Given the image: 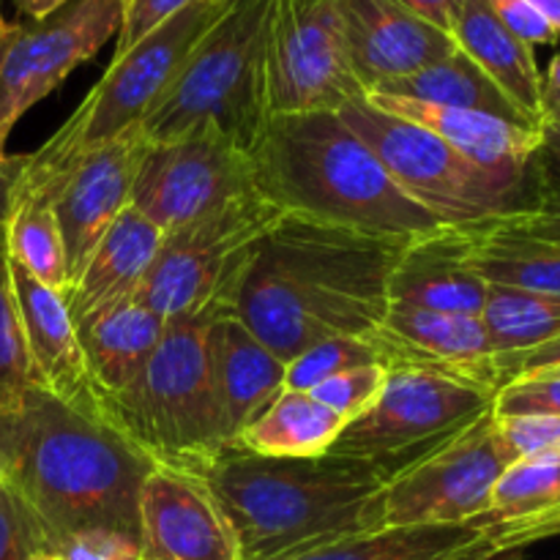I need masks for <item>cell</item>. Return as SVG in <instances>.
<instances>
[{"instance_id": "ffe728a7", "label": "cell", "mask_w": 560, "mask_h": 560, "mask_svg": "<svg viewBox=\"0 0 560 560\" xmlns=\"http://www.w3.org/2000/svg\"><path fill=\"white\" fill-rule=\"evenodd\" d=\"M364 98L386 113L430 129L487 173L509 184L528 186V167L539 145L541 126H520L495 115L476 113V109L438 107V104L381 96V93H366Z\"/></svg>"}, {"instance_id": "277c9868", "label": "cell", "mask_w": 560, "mask_h": 560, "mask_svg": "<svg viewBox=\"0 0 560 560\" xmlns=\"http://www.w3.org/2000/svg\"><path fill=\"white\" fill-rule=\"evenodd\" d=\"M202 476L233 528L241 560H273L381 528L386 481L355 459L260 457L228 446Z\"/></svg>"}, {"instance_id": "f5cc1de1", "label": "cell", "mask_w": 560, "mask_h": 560, "mask_svg": "<svg viewBox=\"0 0 560 560\" xmlns=\"http://www.w3.org/2000/svg\"><path fill=\"white\" fill-rule=\"evenodd\" d=\"M31 560H60V558L55 556V552H42V556H36V558H31Z\"/></svg>"}, {"instance_id": "74e56055", "label": "cell", "mask_w": 560, "mask_h": 560, "mask_svg": "<svg viewBox=\"0 0 560 560\" xmlns=\"http://www.w3.org/2000/svg\"><path fill=\"white\" fill-rule=\"evenodd\" d=\"M487 222L509 233L560 246V195H528L523 208Z\"/></svg>"}, {"instance_id": "44dd1931", "label": "cell", "mask_w": 560, "mask_h": 560, "mask_svg": "<svg viewBox=\"0 0 560 560\" xmlns=\"http://www.w3.org/2000/svg\"><path fill=\"white\" fill-rule=\"evenodd\" d=\"M164 233L148 222L135 206L126 208L113 228L104 233L91 260L66 293L71 320L80 323L98 312L137 299L159 249Z\"/></svg>"}, {"instance_id": "ba28073f", "label": "cell", "mask_w": 560, "mask_h": 560, "mask_svg": "<svg viewBox=\"0 0 560 560\" xmlns=\"http://www.w3.org/2000/svg\"><path fill=\"white\" fill-rule=\"evenodd\" d=\"M339 118L372 148L394 184L448 228L503 217L528 200V186L487 173L430 129L366 98L345 104Z\"/></svg>"}, {"instance_id": "f907efd6", "label": "cell", "mask_w": 560, "mask_h": 560, "mask_svg": "<svg viewBox=\"0 0 560 560\" xmlns=\"http://www.w3.org/2000/svg\"><path fill=\"white\" fill-rule=\"evenodd\" d=\"M528 3L560 33V0H528Z\"/></svg>"}, {"instance_id": "ac0fdd59", "label": "cell", "mask_w": 560, "mask_h": 560, "mask_svg": "<svg viewBox=\"0 0 560 560\" xmlns=\"http://www.w3.org/2000/svg\"><path fill=\"white\" fill-rule=\"evenodd\" d=\"M213 399L224 448L235 446L246 427L284 392L288 364L279 361L233 312L222 304L208 331Z\"/></svg>"}, {"instance_id": "9a60e30c", "label": "cell", "mask_w": 560, "mask_h": 560, "mask_svg": "<svg viewBox=\"0 0 560 560\" xmlns=\"http://www.w3.org/2000/svg\"><path fill=\"white\" fill-rule=\"evenodd\" d=\"M142 151L145 140L140 129H131L104 145L91 148L66 175L55 197V217L63 235L69 288L91 260L104 233L131 206V186Z\"/></svg>"}, {"instance_id": "db71d44e", "label": "cell", "mask_w": 560, "mask_h": 560, "mask_svg": "<svg viewBox=\"0 0 560 560\" xmlns=\"http://www.w3.org/2000/svg\"><path fill=\"white\" fill-rule=\"evenodd\" d=\"M224 3H228V5H230V3H235V0H224Z\"/></svg>"}, {"instance_id": "f1b7e54d", "label": "cell", "mask_w": 560, "mask_h": 560, "mask_svg": "<svg viewBox=\"0 0 560 560\" xmlns=\"http://www.w3.org/2000/svg\"><path fill=\"white\" fill-rule=\"evenodd\" d=\"M381 96L410 98L421 104H438V107H457V109H476V113L495 115V118L512 120L520 126H536L534 120L525 118L517 107L506 98V93L463 52L454 49L448 58L416 71V74L402 77L381 85Z\"/></svg>"}, {"instance_id": "d6986e66", "label": "cell", "mask_w": 560, "mask_h": 560, "mask_svg": "<svg viewBox=\"0 0 560 560\" xmlns=\"http://www.w3.org/2000/svg\"><path fill=\"white\" fill-rule=\"evenodd\" d=\"M377 337L386 345L388 366L394 364H443L459 370L470 381L501 392L492 364L490 334L476 315L424 310L413 304H388Z\"/></svg>"}, {"instance_id": "9c48e42d", "label": "cell", "mask_w": 560, "mask_h": 560, "mask_svg": "<svg viewBox=\"0 0 560 560\" xmlns=\"http://www.w3.org/2000/svg\"><path fill=\"white\" fill-rule=\"evenodd\" d=\"M279 217L277 206L252 191L189 228L164 235L137 299L164 320L200 312L213 301L230 306L241 273Z\"/></svg>"}, {"instance_id": "5b68a950", "label": "cell", "mask_w": 560, "mask_h": 560, "mask_svg": "<svg viewBox=\"0 0 560 560\" xmlns=\"http://www.w3.org/2000/svg\"><path fill=\"white\" fill-rule=\"evenodd\" d=\"M222 304L170 317L145 370L126 392L102 402L104 419L153 463L206 474L224 452L208 359V331Z\"/></svg>"}, {"instance_id": "ab89813d", "label": "cell", "mask_w": 560, "mask_h": 560, "mask_svg": "<svg viewBox=\"0 0 560 560\" xmlns=\"http://www.w3.org/2000/svg\"><path fill=\"white\" fill-rule=\"evenodd\" d=\"M186 3H191V0H126L124 25H120L118 38H115V55L135 47L142 36H148L153 27L170 20Z\"/></svg>"}, {"instance_id": "816d5d0a", "label": "cell", "mask_w": 560, "mask_h": 560, "mask_svg": "<svg viewBox=\"0 0 560 560\" xmlns=\"http://www.w3.org/2000/svg\"><path fill=\"white\" fill-rule=\"evenodd\" d=\"M541 124L560 126V98H558V102L545 104V109H541Z\"/></svg>"}, {"instance_id": "6da1fadb", "label": "cell", "mask_w": 560, "mask_h": 560, "mask_svg": "<svg viewBox=\"0 0 560 560\" xmlns=\"http://www.w3.org/2000/svg\"><path fill=\"white\" fill-rule=\"evenodd\" d=\"M413 241V238H410ZM408 238H383L282 213L241 273L228 310L290 364L317 342L383 326Z\"/></svg>"}, {"instance_id": "bcb514c9", "label": "cell", "mask_w": 560, "mask_h": 560, "mask_svg": "<svg viewBox=\"0 0 560 560\" xmlns=\"http://www.w3.org/2000/svg\"><path fill=\"white\" fill-rule=\"evenodd\" d=\"M22 167V156L0 159V249H5V222L11 211V189H14L16 173Z\"/></svg>"}, {"instance_id": "d4e9b609", "label": "cell", "mask_w": 560, "mask_h": 560, "mask_svg": "<svg viewBox=\"0 0 560 560\" xmlns=\"http://www.w3.org/2000/svg\"><path fill=\"white\" fill-rule=\"evenodd\" d=\"M273 560H501L474 525H408L345 536Z\"/></svg>"}, {"instance_id": "7c38bea8", "label": "cell", "mask_w": 560, "mask_h": 560, "mask_svg": "<svg viewBox=\"0 0 560 560\" xmlns=\"http://www.w3.org/2000/svg\"><path fill=\"white\" fill-rule=\"evenodd\" d=\"M252 191L257 189L249 153L219 135H191L145 142L131 206L170 235Z\"/></svg>"}, {"instance_id": "f35d334b", "label": "cell", "mask_w": 560, "mask_h": 560, "mask_svg": "<svg viewBox=\"0 0 560 560\" xmlns=\"http://www.w3.org/2000/svg\"><path fill=\"white\" fill-rule=\"evenodd\" d=\"M60 560H142L140 541L118 530H82L55 550Z\"/></svg>"}, {"instance_id": "52a82bcc", "label": "cell", "mask_w": 560, "mask_h": 560, "mask_svg": "<svg viewBox=\"0 0 560 560\" xmlns=\"http://www.w3.org/2000/svg\"><path fill=\"white\" fill-rule=\"evenodd\" d=\"M492 388L452 366L394 364L381 397L339 432L328 454L366 463L392 481L492 413Z\"/></svg>"}, {"instance_id": "484cf974", "label": "cell", "mask_w": 560, "mask_h": 560, "mask_svg": "<svg viewBox=\"0 0 560 560\" xmlns=\"http://www.w3.org/2000/svg\"><path fill=\"white\" fill-rule=\"evenodd\" d=\"M459 230L468 268L487 284L560 295V246L528 235L509 233L490 222L465 224Z\"/></svg>"}, {"instance_id": "4dcf8cb0", "label": "cell", "mask_w": 560, "mask_h": 560, "mask_svg": "<svg viewBox=\"0 0 560 560\" xmlns=\"http://www.w3.org/2000/svg\"><path fill=\"white\" fill-rule=\"evenodd\" d=\"M481 320L495 355L539 348L560 337V295L487 284Z\"/></svg>"}, {"instance_id": "3957f363", "label": "cell", "mask_w": 560, "mask_h": 560, "mask_svg": "<svg viewBox=\"0 0 560 560\" xmlns=\"http://www.w3.org/2000/svg\"><path fill=\"white\" fill-rule=\"evenodd\" d=\"M249 159L255 189L282 213L408 241L448 228L394 184L339 113L273 115Z\"/></svg>"}, {"instance_id": "8d00e7d4", "label": "cell", "mask_w": 560, "mask_h": 560, "mask_svg": "<svg viewBox=\"0 0 560 560\" xmlns=\"http://www.w3.org/2000/svg\"><path fill=\"white\" fill-rule=\"evenodd\" d=\"M495 416H528L550 413L560 416V375L558 372H541V375L520 377L495 394L492 402Z\"/></svg>"}, {"instance_id": "7a4b0ae2", "label": "cell", "mask_w": 560, "mask_h": 560, "mask_svg": "<svg viewBox=\"0 0 560 560\" xmlns=\"http://www.w3.org/2000/svg\"><path fill=\"white\" fill-rule=\"evenodd\" d=\"M153 459L102 413L33 386L0 416V479L33 509L52 552L82 530H118L140 541V492Z\"/></svg>"}, {"instance_id": "f546056e", "label": "cell", "mask_w": 560, "mask_h": 560, "mask_svg": "<svg viewBox=\"0 0 560 560\" xmlns=\"http://www.w3.org/2000/svg\"><path fill=\"white\" fill-rule=\"evenodd\" d=\"M5 255L31 277L58 293H69V262L55 206L44 197L11 189V211L5 222Z\"/></svg>"}, {"instance_id": "f6af8a7d", "label": "cell", "mask_w": 560, "mask_h": 560, "mask_svg": "<svg viewBox=\"0 0 560 560\" xmlns=\"http://www.w3.org/2000/svg\"><path fill=\"white\" fill-rule=\"evenodd\" d=\"M556 536H560V512L550 514V517L545 520H536V523L525 525V528H520L517 534L512 536V541H509V550L512 552L525 550V547L539 545V541L545 539H556Z\"/></svg>"}, {"instance_id": "7402d4cb", "label": "cell", "mask_w": 560, "mask_h": 560, "mask_svg": "<svg viewBox=\"0 0 560 560\" xmlns=\"http://www.w3.org/2000/svg\"><path fill=\"white\" fill-rule=\"evenodd\" d=\"M388 299L452 315L481 317L487 282L468 268L457 228L408 241L388 282Z\"/></svg>"}, {"instance_id": "7bdbcfd3", "label": "cell", "mask_w": 560, "mask_h": 560, "mask_svg": "<svg viewBox=\"0 0 560 560\" xmlns=\"http://www.w3.org/2000/svg\"><path fill=\"white\" fill-rule=\"evenodd\" d=\"M528 195H560V126L541 124L528 167Z\"/></svg>"}, {"instance_id": "1f68e13d", "label": "cell", "mask_w": 560, "mask_h": 560, "mask_svg": "<svg viewBox=\"0 0 560 560\" xmlns=\"http://www.w3.org/2000/svg\"><path fill=\"white\" fill-rule=\"evenodd\" d=\"M375 364L388 366L386 345L377 337V331L370 334V337L326 339V342L312 345L306 353L290 361L284 388H290V392H312V388L320 386L328 377L339 375V372Z\"/></svg>"}, {"instance_id": "83f0119b", "label": "cell", "mask_w": 560, "mask_h": 560, "mask_svg": "<svg viewBox=\"0 0 560 560\" xmlns=\"http://www.w3.org/2000/svg\"><path fill=\"white\" fill-rule=\"evenodd\" d=\"M348 421L312 397L310 392L284 388L244 430L235 446L260 457L315 459L328 454Z\"/></svg>"}, {"instance_id": "7dc6e473", "label": "cell", "mask_w": 560, "mask_h": 560, "mask_svg": "<svg viewBox=\"0 0 560 560\" xmlns=\"http://www.w3.org/2000/svg\"><path fill=\"white\" fill-rule=\"evenodd\" d=\"M11 3H14L27 20L38 22V20H47L49 14L60 11L63 5H69L71 0H11Z\"/></svg>"}, {"instance_id": "e0dca14e", "label": "cell", "mask_w": 560, "mask_h": 560, "mask_svg": "<svg viewBox=\"0 0 560 560\" xmlns=\"http://www.w3.org/2000/svg\"><path fill=\"white\" fill-rule=\"evenodd\" d=\"M9 271L36 386L71 408L102 413L66 295L38 282L11 257Z\"/></svg>"}, {"instance_id": "e575fe53", "label": "cell", "mask_w": 560, "mask_h": 560, "mask_svg": "<svg viewBox=\"0 0 560 560\" xmlns=\"http://www.w3.org/2000/svg\"><path fill=\"white\" fill-rule=\"evenodd\" d=\"M388 366H359V370L339 372V375L328 377L320 386L312 388V397L320 399L326 408H331L334 413L342 416L345 421H353L364 413L366 408H372L377 397L383 392V383H386Z\"/></svg>"}, {"instance_id": "ee69618b", "label": "cell", "mask_w": 560, "mask_h": 560, "mask_svg": "<svg viewBox=\"0 0 560 560\" xmlns=\"http://www.w3.org/2000/svg\"><path fill=\"white\" fill-rule=\"evenodd\" d=\"M397 3L405 5V9H408L410 14L419 16V20L430 22L438 31L452 36L465 0H397Z\"/></svg>"}, {"instance_id": "30bf717a", "label": "cell", "mask_w": 560, "mask_h": 560, "mask_svg": "<svg viewBox=\"0 0 560 560\" xmlns=\"http://www.w3.org/2000/svg\"><path fill=\"white\" fill-rule=\"evenodd\" d=\"M260 71L271 118L339 113L364 98L350 71L339 0H271Z\"/></svg>"}, {"instance_id": "b9f144b4", "label": "cell", "mask_w": 560, "mask_h": 560, "mask_svg": "<svg viewBox=\"0 0 560 560\" xmlns=\"http://www.w3.org/2000/svg\"><path fill=\"white\" fill-rule=\"evenodd\" d=\"M492 364H495L501 388L509 386V383L520 381V377H530V375H541V372L560 370V337L539 345V348L520 350V353L492 355Z\"/></svg>"}, {"instance_id": "cb8c5ba5", "label": "cell", "mask_w": 560, "mask_h": 560, "mask_svg": "<svg viewBox=\"0 0 560 560\" xmlns=\"http://www.w3.org/2000/svg\"><path fill=\"white\" fill-rule=\"evenodd\" d=\"M452 38L525 118L541 126V71L534 47L514 36L487 0H465Z\"/></svg>"}, {"instance_id": "9f6ffc18", "label": "cell", "mask_w": 560, "mask_h": 560, "mask_svg": "<svg viewBox=\"0 0 560 560\" xmlns=\"http://www.w3.org/2000/svg\"><path fill=\"white\" fill-rule=\"evenodd\" d=\"M0 3H3V0H0Z\"/></svg>"}, {"instance_id": "c3c4849f", "label": "cell", "mask_w": 560, "mask_h": 560, "mask_svg": "<svg viewBox=\"0 0 560 560\" xmlns=\"http://www.w3.org/2000/svg\"><path fill=\"white\" fill-rule=\"evenodd\" d=\"M560 98V52L547 66V74H541V109L545 104L558 102Z\"/></svg>"}, {"instance_id": "8fae6325", "label": "cell", "mask_w": 560, "mask_h": 560, "mask_svg": "<svg viewBox=\"0 0 560 560\" xmlns=\"http://www.w3.org/2000/svg\"><path fill=\"white\" fill-rule=\"evenodd\" d=\"M512 463V454L498 438L495 416L487 413L386 481L381 492V528L474 523L487 512L498 479Z\"/></svg>"}, {"instance_id": "836d02e7", "label": "cell", "mask_w": 560, "mask_h": 560, "mask_svg": "<svg viewBox=\"0 0 560 560\" xmlns=\"http://www.w3.org/2000/svg\"><path fill=\"white\" fill-rule=\"evenodd\" d=\"M52 552L47 530L20 492L0 479V560H31Z\"/></svg>"}, {"instance_id": "4316f807", "label": "cell", "mask_w": 560, "mask_h": 560, "mask_svg": "<svg viewBox=\"0 0 560 560\" xmlns=\"http://www.w3.org/2000/svg\"><path fill=\"white\" fill-rule=\"evenodd\" d=\"M556 512H560V452H545L514 459L498 479L487 512L468 525L485 530L503 558L512 556L509 541L520 528Z\"/></svg>"}, {"instance_id": "d6a6232c", "label": "cell", "mask_w": 560, "mask_h": 560, "mask_svg": "<svg viewBox=\"0 0 560 560\" xmlns=\"http://www.w3.org/2000/svg\"><path fill=\"white\" fill-rule=\"evenodd\" d=\"M33 386L36 381H33L20 310L11 288L9 255L0 249V416L14 410Z\"/></svg>"}, {"instance_id": "603a6c76", "label": "cell", "mask_w": 560, "mask_h": 560, "mask_svg": "<svg viewBox=\"0 0 560 560\" xmlns=\"http://www.w3.org/2000/svg\"><path fill=\"white\" fill-rule=\"evenodd\" d=\"M88 375L96 392L98 408L137 381L156 350L167 320L148 310L140 299L98 312L74 323Z\"/></svg>"}, {"instance_id": "11a10c76", "label": "cell", "mask_w": 560, "mask_h": 560, "mask_svg": "<svg viewBox=\"0 0 560 560\" xmlns=\"http://www.w3.org/2000/svg\"><path fill=\"white\" fill-rule=\"evenodd\" d=\"M552 372H558V375H560V370H552Z\"/></svg>"}, {"instance_id": "4fadbf2b", "label": "cell", "mask_w": 560, "mask_h": 560, "mask_svg": "<svg viewBox=\"0 0 560 560\" xmlns=\"http://www.w3.org/2000/svg\"><path fill=\"white\" fill-rule=\"evenodd\" d=\"M126 0H71L47 20L27 22L0 71V159L22 115L58 91L74 69L118 38Z\"/></svg>"}, {"instance_id": "60d3db41", "label": "cell", "mask_w": 560, "mask_h": 560, "mask_svg": "<svg viewBox=\"0 0 560 560\" xmlns=\"http://www.w3.org/2000/svg\"><path fill=\"white\" fill-rule=\"evenodd\" d=\"M487 3L495 11L498 20L530 47H545V44H556L560 38L556 27L528 0H487Z\"/></svg>"}, {"instance_id": "681fc988", "label": "cell", "mask_w": 560, "mask_h": 560, "mask_svg": "<svg viewBox=\"0 0 560 560\" xmlns=\"http://www.w3.org/2000/svg\"><path fill=\"white\" fill-rule=\"evenodd\" d=\"M20 27L22 22H9L3 16V11H0V71H3L5 55H9L11 44H14V38L20 36Z\"/></svg>"}, {"instance_id": "5bb4252c", "label": "cell", "mask_w": 560, "mask_h": 560, "mask_svg": "<svg viewBox=\"0 0 560 560\" xmlns=\"http://www.w3.org/2000/svg\"><path fill=\"white\" fill-rule=\"evenodd\" d=\"M142 560H241L206 476L153 463L140 492Z\"/></svg>"}, {"instance_id": "d590c367", "label": "cell", "mask_w": 560, "mask_h": 560, "mask_svg": "<svg viewBox=\"0 0 560 560\" xmlns=\"http://www.w3.org/2000/svg\"><path fill=\"white\" fill-rule=\"evenodd\" d=\"M495 430L506 452L512 454V459L530 457V454L560 452V416H495Z\"/></svg>"}, {"instance_id": "2e32d148", "label": "cell", "mask_w": 560, "mask_h": 560, "mask_svg": "<svg viewBox=\"0 0 560 560\" xmlns=\"http://www.w3.org/2000/svg\"><path fill=\"white\" fill-rule=\"evenodd\" d=\"M339 16L350 71L364 96L457 49L448 33L410 14L397 0H339Z\"/></svg>"}, {"instance_id": "8992f818", "label": "cell", "mask_w": 560, "mask_h": 560, "mask_svg": "<svg viewBox=\"0 0 560 560\" xmlns=\"http://www.w3.org/2000/svg\"><path fill=\"white\" fill-rule=\"evenodd\" d=\"M268 5L271 0H235L228 5L140 120L142 140L219 135L252 153L271 118L260 71Z\"/></svg>"}]
</instances>
